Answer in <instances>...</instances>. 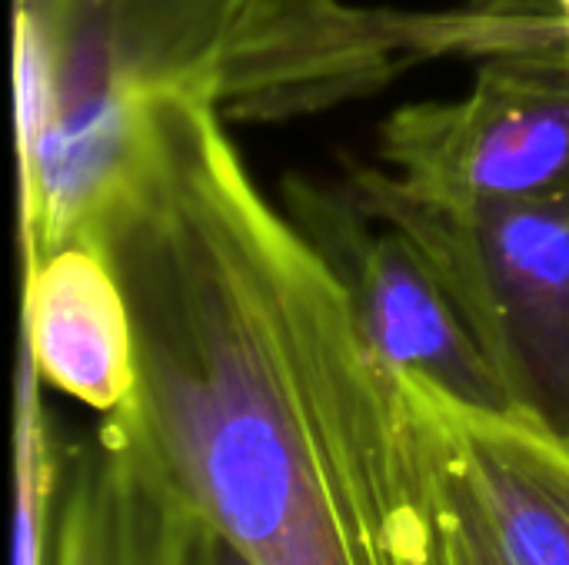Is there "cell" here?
Here are the masks:
<instances>
[{"label": "cell", "instance_id": "7a4b0ae2", "mask_svg": "<svg viewBox=\"0 0 569 565\" xmlns=\"http://www.w3.org/2000/svg\"><path fill=\"white\" fill-rule=\"evenodd\" d=\"M347 180L430 263L510 403L569 443V186L450 206L377 163L350 167Z\"/></svg>", "mask_w": 569, "mask_h": 565}, {"label": "cell", "instance_id": "8fae6325", "mask_svg": "<svg viewBox=\"0 0 569 565\" xmlns=\"http://www.w3.org/2000/svg\"><path fill=\"white\" fill-rule=\"evenodd\" d=\"M560 3V13H563V20H567V60H569V0H557Z\"/></svg>", "mask_w": 569, "mask_h": 565}, {"label": "cell", "instance_id": "30bf717a", "mask_svg": "<svg viewBox=\"0 0 569 565\" xmlns=\"http://www.w3.org/2000/svg\"><path fill=\"white\" fill-rule=\"evenodd\" d=\"M210 533H213V529H210ZM210 563L213 565H247L243 559H240V556H237V553H233V549H230V546H227V543H223V539H220V536H217V533H213V539H210Z\"/></svg>", "mask_w": 569, "mask_h": 565}, {"label": "cell", "instance_id": "ba28073f", "mask_svg": "<svg viewBox=\"0 0 569 565\" xmlns=\"http://www.w3.org/2000/svg\"><path fill=\"white\" fill-rule=\"evenodd\" d=\"M40 373L20 346L13 393V529L10 565H43L47 523L57 490V460L40 403Z\"/></svg>", "mask_w": 569, "mask_h": 565}, {"label": "cell", "instance_id": "52a82bcc", "mask_svg": "<svg viewBox=\"0 0 569 565\" xmlns=\"http://www.w3.org/2000/svg\"><path fill=\"white\" fill-rule=\"evenodd\" d=\"M77 526L97 565H213L210 526L140 480H110L97 486Z\"/></svg>", "mask_w": 569, "mask_h": 565}, {"label": "cell", "instance_id": "5b68a950", "mask_svg": "<svg viewBox=\"0 0 569 565\" xmlns=\"http://www.w3.org/2000/svg\"><path fill=\"white\" fill-rule=\"evenodd\" d=\"M283 210L340 276L377 356L457 400L517 410L420 250L350 186L287 176Z\"/></svg>", "mask_w": 569, "mask_h": 565}, {"label": "cell", "instance_id": "6da1fadb", "mask_svg": "<svg viewBox=\"0 0 569 565\" xmlns=\"http://www.w3.org/2000/svg\"><path fill=\"white\" fill-rule=\"evenodd\" d=\"M80 240L133 323L137 376L103 446L247 565H420L400 373L207 93L143 100Z\"/></svg>", "mask_w": 569, "mask_h": 565}, {"label": "cell", "instance_id": "8992f818", "mask_svg": "<svg viewBox=\"0 0 569 565\" xmlns=\"http://www.w3.org/2000/svg\"><path fill=\"white\" fill-rule=\"evenodd\" d=\"M23 350L53 390L113 413L133 390V323L107 260L70 240L23 263Z\"/></svg>", "mask_w": 569, "mask_h": 565}, {"label": "cell", "instance_id": "3957f363", "mask_svg": "<svg viewBox=\"0 0 569 565\" xmlns=\"http://www.w3.org/2000/svg\"><path fill=\"white\" fill-rule=\"evenodd\" d=\"M413 416L420 565H569V443L400 373Z\"/></svg>", "mask_w": 569, "mask_h": 565}, {"label": "cell", "instance_id": "9c48e42d", "mask_svg": "<svg viewBox=\"0 0 569 565\" xmlns=\"http://www.w3.org/2000/svg\"><path fill=\"white\" fill-rule=\"evenodd\" d=\"M53 565H97L93 553L80 533V526L70 516H60V533H57V559Z\"/></svg>", "mask_w": 569, "mask_h": 565}, {"label": "cell", "instance_id": "277c9868", "mask_svg": "<svg viewBox=\"0 0 569 565\" xmlns=\"http://www.w3.org/2000/svg\"><path fill=\"white\" fill-rule=\"evenodd\" d=\"M377 153L403 190L433 203L560 193L569 186V60H483L467 93L393 110Z\"/></svg>", "mask_w": 569, "mask_h": 565}]
</instances>
